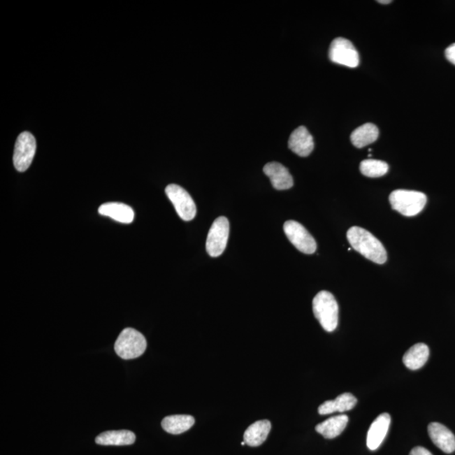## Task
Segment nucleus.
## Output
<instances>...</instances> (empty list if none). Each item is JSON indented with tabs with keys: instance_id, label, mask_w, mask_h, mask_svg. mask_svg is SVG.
Masks as SVG:
<instances>
[{
	"instance_id": "6ab92c4d",
	"label": "nucleus",
	"mask_w": 455,
	"mask_h": 455,
	"mask_svg": "<svg viewBox=\"0 0 455 455\" xmlns=\"http://www.w3.org/2000/svg\"><path fill=\"white\" fill-rule=\"evenodd\" d=\"M347 424L348 417L347 415H339L332 417L318 424L315 430H317V433L322 434L323 437L331 440V438H337L340 434H342Z\"/></svg>"
},
{
	"instance_id": "4468645a",
	"label": "nucleus",
	"mask_w": 455,
	"mask_h": 455,
	"mask_svg": "<svg viewBox=\"0 0 455 455\" xmlns=\"http://www.w3.org/2000/svg\"><path fill=\"white\" fill-rule=\"evenodd\" d=\"M101 215L109 217V218L122 224L133 223L134 212L129 205L121 203H108L102 204L98 209Z\"/></svg>"
},
{
	"instance_id": "9d476101",
	"label": "nucleus",
	"mask_w": 455,
	"mask_h": 455,
	"mask_svg": "<svg viewBox=\"0 0 455 455\" xmlns=\"http://www.w3.org/2000/svg\"><path fill=\"white\" fill-rule=\"evenodd\" d=\"M289 147L294 154L301 157H307L312 153L315 143L311 135L305 127H298L290 135Z\"/></svg>"
},
{
	"instance_id": "ddd939ff",
	"label": "nucleus",
	"mask_w": 455,
	"mask_h": 455,
	"mask_svg": "<svg viewBox=\"0 0 455 455\" xmlns=\"http://www.w3.org/2000/svg\"><path fill=\"white\" fill-rule=\"evenodd\" d=\"M428 434L433 444L442 452L451 454L455 450L454 434L445 426L438 422H432L428 426Z\"/></svg>"
},
{
	"instance_id": "aec40b11",
	"label": "nucleus",
	"mask_w": 455,
	"mask_h": 455,
	"mask_svg": "<svg viewBox=\"0 0 455 455\" xmlns=\"http://www.w3.org/2000/svg\"><path fill=\"white\" fill-rule=\"evenodd\" d=\"M195 419L189 415H173L164 418L161 426L166 432L171 434H180L194 427Z\"/></svg>"
},
{
	"instance_id": "412c9836",
	"label": "nucleus",
	"mask_w": 455,
	"mask_h": 455,
	"mask_svg": "<svg viewBox=\"0 0 455 455\" xmlns=\"http://www.w3.org/2000/svg\"><path fill=\"white\" fill-rule=\"evenodd\" d=\"M379 137V129L375 124H366L355 129L351 135V141L355 147H366L375 143Z\"/></svg>"
},
{
	"instance_id": "dca6fc26",
	"label": "nucleus",
	"mask_w": 455,
	"mask_h": 455,
	"mask_svg": "<svg viewBox=\"0 0 455 455\" xmlns=\"http://www.w3.org/2000/svg\"><path fill=\"white\" fill-rule=\"evenodd\" d=\"M272 428V425L268 420H261L254 422L253 424L245 430L244 441L251 447H258L263 444L268 438Z\"/></svg>"
},
{
	"instance_id": "a878e982",
	"label": "nucleus",
	"mask_w": 455,
	"mask_h": 455,
	"mask_svg": "<svg viewBox=\"0 0 455 455\" xmlns=\"http://www.w3.org/2000/svg\"><path fill=\"white\" fill-rule=\"evenodd\" d=\"M245 445H247V444H245V441H243V442H241V445H242V446H244Z\"/></svg>"
},
{
	"instance_id": "4be33fe9",
	"label": "nucleus",
	"mask_w": 455,
	"mask_h": 455,
	"mask_svg": "<svg viewBox=\"0 0 455 455\" xmlns=\"http://www.w3.org/2000/svg\"><path fill=\"white\" fill-rule=\"evenodd\" d=\"M389 171L387 162L378 159H368L360 164V171L363 175L370 178H378L384 175Z\"/></svg>"
},
{
	"instance_id": "f8f14e48",
	"label": "nucleus",
	"mask_w": 455,
	"mask_h": 455,
	"mask_svg": "<svg viewBox=\"0 0 455 455\" xmlns=\"http://www.w3.org/2000/svg\"><path fill=\"white\" fill-rule=\"evenodd\" d=\"M391 417L388 413L381 414L373 422L367 435V446L370 450H376L387 435Z\"/></svg>"
},
{
	"instance_id": "1a4fd4ad",
	"label": "nucleus",
	"mask_w": 455,
	"mask_h": 455,
	"mask_svg": "<svg viewBox=\"0 0 455 455\" xmlns=\"http://www.w3.org/2000/svg\"><path fill=\"white\" fill-rule=\"evenodd\" d=\"M331 62L349 68H356L359 64L358 51L349 40L338 38L331 43L329 49Z\"/></svg>"
},
{
	"instance_id": "393cba45",
	"label": "nucleus",
	"mask_w": 455,
	"mask_h": 455,
	"mask_svg": "<svg viewBox=\"0 0 455 455\" xmlns=\"http://www.w3.org/2000/svg\"><path fill=\"white\" fill-rule=\"evenodd\" d=\"M380 3H384V5H387V3H392L391 0H387V1H378Z\"/></svg>"
},
{
	"instance_id": "f03ea898",
	"label": "nucleus",
	"mask_w": 455,
	"mask_h": 455,
	"mask_svg": "<svg viewBox=\"0 0 455 455\" xmlns=\"http://www.w3.org/2000/svg\"><path fill=\"white\" fill-rule=\"evenodd\" d=\"M313 312L323 329L331 332L338 325L339 308L333 294L322 291L313 299Z\"/></svg>"
},
{
	"instance_id": "39448f33",
	"label": "nucleus",
	"mask_w": 455,
	"mask_h": 455,
	"mask_svg": "<svg viewBox=\"0 0 455 455\" xmlns=\"http://www.w3.org/2000/svg\"><path fill=\"white\" fill-rule=\"evenodd\" d=\"M166 194L170 199L180 218L184 221L194 219L196 215V207L194 199L182 187L171 184L166 188Z\"/></svg>"
},
{
	"instance_id": "7ed1b4c3",
	"label": "nucleus",
	"mask_w": 455,
	"mask_h": 455,
	"mask_svg": "<svg viewBox=\"0 0 455 455\" xmlns=\"http://www.w3.org/2000/svg\"><path fill=\"white\" fill-rule=\"evenodd\" d=\"M393 210L407 216H416L424 210L427 203V196L422 192L410 190H396L389 195Z\"/></svg>"
},
{
	"instance_id": "a211bd4d",
	"label": "nucleus",
	"mask_w": 455,
	"mask_h": 455,
	"mask_svg": "<svg viewBox=\"0 0 455 455\" xmlns=\"http://www.w3.org/2000/svg\"><path fill=\"white\" fill-rule=\"evenodd\" d=\"M136 436L129 430H118V431H108L102 433L96 438V442L105 446H124L134 444Z\"/></svg>"
},
{
	"instance_id": "f3484780",
	"label": "nucleus",
	"mask_w": 455,
	"mask_h": 455,
	"mask_svg": "<svg viewBox=\"0 0 455 455\" xmlns=\"http://www.w3.org/2000/svg\"><path fill=\"white\" fill-rule=\"evenodd\" d=\"M429 354V348L426 344L417 343L405 352L403 363L409 370H417L427 363Z\"/></svg>"
},
{
	"instance_id": "20e7f679",
	"label": "nucleus",
	"mask_w": 455,
	"mask_h": 455,
	"mask_svg": "<svg viewBox=\"0 0 455 455\" xmlns=\"http://www.w3.org/2000/svg\"><path fill=\"white\" fill-rule=\"evenodd\" d=\"M114 348L116 354L122 359H137L145 354L147 341L140 332L133 328H126L118 335Z\"/></svg>"
},
{
	"instance_id": "0eeeda50",
	"label": "nucleus",
	"mask_w": 455,
	"mask_h": 455,
	"mask_svg": "<svg viewBox=\"0 0 455 455\" xmlns=\"http://www.w3.org/2000/svg\"><path fill=\"white\" fill-rule=\"evenodd\" d=\"M284 231L291 243L299 252L308 254V255L317 252V242L301 224L294 220L287 221L284 225Z\"/></svg>"
},
{
	"instance_id": "6e6552de",
	"label": "nucleus",
	"mask_w": 455,
	"mask_h": 455,
	"mask_svg": "<svg viewBox=\"0 0 455 455\" xmlns=\"http://www.w3.org/2000/svg\"><path fill=\"white\" fill-rule=\"evenodd\" d=\"M36 150V139L31 133L23 132L16 140L13 162L16 170L26 171L34 161Z\"/></svg>"
},
{
	"instance_id": "2eb2a0df",
	"label": "nucleus",
	"mask_w": 455,
	"mask_h": 455,
	"mask_svg": "<svg viewBox=\"0 0 455 455\" xmlns=\"http://www.w3.org/2000/svg\"><path fill=\"white\" fill-rule=\"evenodd\" d=\"M356 399L351 393H344L334 400H327L319 405L318 412L321 415H328L334 412H345L354 408Z\"/></svg>"
},
{
	"instance_id": "9b49d317",
	"label": "nucleus",
	"mask_w": 455,
	"mask_h": 455,
	"mask_svg": "<svg viewBox=\"0 0 455 455\" xmlns=\"http://www.w3.org/2000/svg\"><path fill=\"white\" fill-rule=\"evenodd\" d=\"M263 171L270 178L273 187L277 190H288L294 186L293 176L291 175L289 170L280 163L266 164Z\"/></svg>"
},
{
	"instance_id": "5701e85b",
	"label": "nucleus",
	"mask_w": 455,
	"mask_h": 455,
	"mask_svg": "<svg viewBox=\"0 0 455 455\" xmlns=\"http://www.w3.org/2000/svg\"><path fill=\"white\" fill-rule=\"evenodd\" d=\"M445 56L451 64L455 65V43L446 49Z\"/></svg>"
},
{
	"instance_id": "423d86ee",
	"label": "nucleus",
	"mask_w": 455,
	"mask_h": 455,
	"mask_svg": "<svg viewBox=\"0 0 455 455\" xmlns=\"http://www.w3.org/2000/svg\"><path fill=\"white\" fill-rule=\"evenodd\" d=\"M229 223L225 217H219L209 229L206 250L208 255L218 257L222 255L228 243Z\"/></svg>"
},
{
	"instance_id": "b1692460",
	"label": "nucleus",
	"mask_w": 455,
	"mask_h": 455,
	"mask_svg": "<svg viewBox=\"0 0 455 455\" xmlns=\"http://www.w3.org/2000/svg\"><path fill=\"white\" fill-rule=\"evenodd\" d=\"M409 455H433L431 452L424 447H416L414 448Z\"/></svg>"
},
{
	"instance_id": "f257e3e1",
	"label": "nucleus",
	"mask_w": 455,
	"mask_h": 455,
	"mask_svg": "<svg viewBox=\"0 0 455 455\" xmlns=\"http://www.w3.org/2000/svg\"><path fill=\"white\" fill-rule=\"evenodd\" d=\"M347 237L352 247L367 259L377 264H384L387 261V252L384 245L370 232L358 226L352 227Z\"/></svg>"
}]
</instances>
